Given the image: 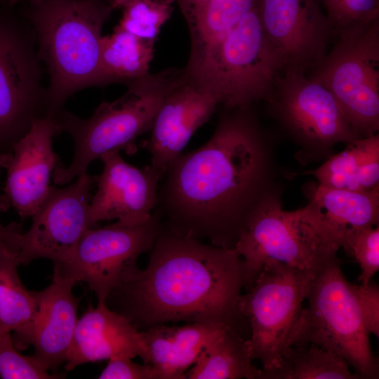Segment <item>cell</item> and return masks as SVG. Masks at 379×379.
Returning a JSON list of instances; mask_svg holds the SVG:
<instances>
[{"instance_id":"cell-1","label":"cell","mask_w":379,"mask_h":379,"mask_svg":"<svg viewBox=\"0 0 379 379\" xmlns=\"http://www.w3.org/2000/svg\"><path fill=\"white\" fill-rule=\"evenodd\" d=\"M272 141L250 106L227 109L212 136L165 170L154 211L168 230L234 249L251 215L274 191Z\"/></svg>"},{"instance_id":"cell-2","label":"cell","mask_w":379,"mask_h":379,"mask_svg":"<svg viewBox=\"0 0 379 379\" xmlns=\"http://www.w3.org/2000/svg\"><path fill=\"white\" fill-rule=\"evenodd\" d=\"M149 251L146 268L138 269L108 296L105 303H112L111 310L139 331L181 321L237 330L244 319L239 300L244 278L234 250L177 234L160 221Z\"/></svg>"},{"instance_id":"cell-3","label":"cell","mask_w":379,"mask_h":379,"mask_svg":"<svg viewBox=\"0 0 379 379\" xmlns=\"http://www.w3.org/2000/svg\"><path fill=\"white\" fill-rule=\"evenodd\" d=\"M112 10L104 0H35L22 9L48 75L46 116L55 118L77 92L105 86L100 46Z\"/></svg>"},{"instance_id":"cell-4","label":"cell","mask_w":379,"mask_h":379,"mask_svg":"<svg viewBox=\"0 0 379 379\" xmlns=\"http://www.w3.org/2000/svg\"><path fill=\"white\" fill-rule=\"evenodd\" d=\"M185 79L184 70L175 68L148 73L127 84V91L119 98L102 101L86 119L62 109L55 119L60 132L72 138L74 153L69 166L60 163L55 167L54 182L69 183L107 152L134 154L138 138L151 130L163 102Z\"/></svg>"},{"instance_id":"cell-5","label":"cell","mask_w":379,"mask_h":379,"mask_svg":"<svg viewBox=\"0 0 379 379\" xmlns=\"http://www.w3.org/2000/svg\"><path fill=\"white\" fill-rule=\"evenodd\" d=\"M340 246L305 208H282L281 189L268 195L251 215L235 252L241 258L246 291L270 262L318 272L339 260Z\"/></svg>"},{"instance_id":"cell-6","label":"cell","mask_w":379,"mask_h":379,"mask_svg":"<svg viewBox=\"0 0 379 379\" xmlns=\"http://www.w3.org/2000/svg\"><path fill=\"white\" fill-rule=\"evenodd\" d=\"M355 286L345 278L340 260L317 272L293 344L318 345L345 359L359 378L376 379L378 360L371 350Z\"/></svg>"},{"instance_id":"cell-7","label":"cell","mask_w":379,"mask_h":379,"mask_svg":"<svg viewBox=\"0 0 379 379\" xmlns=\"http://www.w3.org/2000/svg\"><path fill=\"white\" fill-rule=\"evenodd\" d=\"M315 272L278 262L264 266L242 294L239 312L250 327L248 345L263 372L274 370L295 342Z\"/></svg>"},{"instance_id":"cell-8","label":"cell","mask_w":379,"mask_h":379,"mask_svg":"<svg viewBox=\"0 0 379 379\" xmlns=\"http://www.w3.org/2000/svg\"><path fill=\"white\" fill-rule=\"evenodd\" d=\"M265 100L298 147L295 157L302 165L326 160L335 145L359 138L332 93L302 71L282 69Z\"/></svg>"},{"instance_id":"cell-9","label":"cell","mask_w":379,"mask_h":379,"mask_svg":"<svg viewBox=\"0 0 379 379\" xmlns=\"http://www.w3.org/2000/svg\"><path fill=\"white\" fill-rule=\"evenodd\" d=\"M0 1V152L46 115V88L34 31L21 13Z\"/></svg>"},{"instance_id":"cell-10","label":"cell","mask_w":379,"mask_h":379,"mask_svg":"<svg viewBox=\"0 0 379 379\" xmlns=\"http://www.w3.org/2000/svg\"><path fill=\"white\" fill-rule=\"evenodd\" d=\"M310 77L334 96L359 138L379 131V19L340 32Z\"/></svg>"},{"instance_id":"cell-11","label":"cell","mask_w":379,"mask_h":379,"mask_svg":"<svg viewBox=\"0 0 379 379\" xmlns=\"http://www.w3.org/2000/svg\"><path fill=\"white\" fill-rule=\"evenodd\" d=\"M283 69L253 11L212 53L199 84L219 95L227 109L248 107L267 98Z\"/></svg>"},{"instance_id":"cell-12","label":"cell","mask_w":379,"mask_h":379,"mask_svg":"<svg viewBox=\"0 0 379 379\" xmlns=\"http://www.w3.org/2000/svg\"><path fill=\"white\" fill-rule=\"evenodd\" d=\"M160 218L154 210L151 220L138 227L117 222L87 230L69 259L55 264L54 270L77 281L86 283L105 303L109 294L138 270L139 256L149 251L155 239Z\"/></svg>"},{"instance_id":"cell-13","label":"cell","mask_w":379,"mask_h":379,"mask_svg":"<svg viewBox=\"0 0 379 379\" xmlns=\"http://www.w3.org/2000/svg\"><path fill=\"white\" fill-rule=\"evenodd\" d=\"M97 176L86 172L66 187L51 186L31 217L29 229L20 234L17 255L20 265L47 258L60 264L73 255L84 232L97 227L90 216L91 190Z\"/></svg>"},{"instance_id":"cell-14","label":"cell","mask_w":379,"mask_h":379,"mask_svg":"<svg viewBox=\"0 0 379 379\" xmlns=\"http://www.w3.org/2000/svg\"><path fill=\"white\" fill-rule=\"evenodd\" d=\"M256 8L284 69L305 72L322 62L332 31L318 0H257Z\"/></svg>"},{"instance_id":"cell-15","label":"cell","mask_w":379,"mask_h":379,"mask_svg":"<svg viewBox=\"0 0 379 379\" xmlns=\"http://www.w3.org/2000/svg\"><path fill=\"white\" fill-rule=\"evenodd\" d=\"M100 159L103 168L90 203L92 222L97 225L116 219L117 224L129 227L147 223L156 207L160 174L150 165L138 168L128 164L119 151Z\"/></svg>"},{"instance_id":"cell-16","label":"cell","mask_w":379,"mask_h":379,"mask_svg":"<svg viewBox=\"0 0 379 379\" xmlns=\"http://www.w3.org/2000/svg\"><path fill=\"white\" fill-rule=\"evenodd\" d=\"M219 104V95L186 75L184 81L168 95L154 120L150 137L141 144L151 155L150 166L161 177L193 134L209 120Z\"/></svg>"},{"instance_id":"cell-17","label":"cell","mask_w":379,"mask_h":379,"mask_svg":"<svg viewBox=\"0 0 379 379\" xmlns=\"http://www.w3.org/2000/svg\"><path fill=\"white\" fill-rule=\"evenodd\" d=\"M59 133L55 118L45 116L12 147L4 194L22 219L34 214L51 190V175L60 163L52 141Z\"/></svg>"},{"instance_id":"cell-18","label":"cell","mask_w":379,"mask_h":379,"mask_svg":"<svg viewBox=\"0 0 379 379\" xmlns=\"http://www.w3.org/2000/svg\"><path fill=\"white\" fill-rule=\"evenodd\" d=\"M135 357L147 364V351L142 332L106 303L98 304L78 319L65 368L69 371L89 362Z\"/></svg>"},{"instance_id":"cell-19","label":"cell","mask_w":379,"mask_h":379,"mask_svg":"<svg viewBox=\"0 0 379 379\" xmlns=\"http://www.w3.org/2000/svg\"><path fill=\"white\" fill-rule=\"evenodd\" d=\"M75 283L54 270L51 284L34 291L38 310L30 338L32 356L48 371L67 361L78 321L80 298L72 293Z\"/></svg>"},{"instance_id":"cell-20","label":"cell","mask_w":379,"mask_h":379,"mask_svg":"<svg viewBox=\"0 0 379 379\" xmlns=\"http://www.w3.org/2000/svg\"><path fill=\"white\" fill-rule=\"evenodd\" d=\"M305 206L340 244L347 230L378 225L379 188L353 192L328 188L317 182L305 187Z\"/></svg>"},{"instance_id":"cell-21","label":"cell","mask_w":379,"mask_h":379,"mask_svg":"<svg viewBox=\"0 0 379 379\" xmlns=\"http://www.w3.org/2000/svg\"><path fill=\"white\" fill-rule=\"evenodd\" d=\"M324 187L353 192L379 188V134L355 139L308 172Z\"/></svg>"},{"instance_id":"cell-22","label":"cell","mask_w":379,"mask_h":379,"mask_svg":"<svg viewBox=\"0 0 379 379\" xmlns=\"http://www.w3.org/2000/svg\"><path fill=\"white\" fill-rule=\"evenodd\" d=\"M225 326L197 322L182 326L159 325L149 342L153 361L169 378L185 379L190 367Z\"/></svg>"},{"instance_id":"cell-23","label":"cell","mask_w":379,"mask_h":379,"mask_svg":"<svg viewBox=\"0 0 379 379\" xmlns=\"http://www.w3.org/2000/svg\"><path fill=\"white\" fill-rule=\"evenodd\" d=\"M17 253L0 244V333L14 332L18 349L30 345L38 305L34 291L22 284L18 273Z\"/></svg>"},{"instance_id":"cell-24","label":"cell","mask_w":379,"mask_h":379,"mask_svg":"<svg viewBox=\"0 0 379 379\" xmlns=\"http://www.w3.org/2000/svg\"><path fill=\"white\" fill-rule=\"evenodd\" d=\"M247 339L225 326L185 374V379H260Z\"/></svg>"},{"instance_id":"cell-25","label":"cell","mask_w":379,"mask_h":379,"mask_svg":"<svg viewBox=\"0 0 379 379\" xmlns=\"http://www.w3.org/2000/svg\"><path fill=\"white\" fill-rule=\"evenodd\" d=\"M154 42L116 27L111 34L102 36L100 67L105 85L127 84L149 73Z\"/></svg>"},{"instance_id":"cell-26","label":"cell","mask_w":379,"mask_h":379,"mask_svg":"<svg viewBox=\"0 0 379 379\" xmlns=\"http://www.w3.org/2000/svg\"><path fill=\"white\" fill-rule=\"evenodd\" d=\"M260 379H359L347 362L318 345L295 343L285 352L278 366L263 372Z\"/></svg>"},{"instance_id":"cell-27","label":"cell","mask_w":379,"mask_h":379,"mask_svg":"<svg viewBox=\"0 0 379 379\" xmlns=\"http://www.w3.org/2000/svg\"><path fill=\"white\" fill-rule=\"evenodd\" d=\"M173 0H133L124 7L117 29L140 38L155 41L171 18Z\"/></svg>"},{"instance_id":"cell-28","label":"cell","mask_w":379,"mask_h":379,"mask_svg":"<svg viewBox=\"0 0 379 379\" xmlns=\"http://www.w3.org/2000/svg\"><path fill=\"white\" fill-rule=\"evenodd\" d=\"M352 256L361 270L359 279L367 285L379 270V227L352 228L347 231L342 247Z\"/></svg>"},{"instance_id":"cell-29","label":"cell","mask_w":379,"mask_h":379,"mask_svg":"<svg viewBox=\"0 0 379 379\" xmlns=\"http://www.w3.org/2000/svg\"><path fill=\"white\" fill-rule=\"evenodd\" d=\"M326 12L332 33L379 19V0H318Z\"/></svg>"},{"instance_id":"cell-30","label":"cell","mask_w":379,"mask_h":379,"mask_svg":"<svg viewBox=\"0 0 379 379\" xmlns=\"http://www.w3.org/2000/svg\"><path fill=\"white\" fill-rule=\"evenodd\" d=\"M0 377L4 379H53L52 374L32 356L20 354L10 332L0 333Z\"/></svg>"},{"instance_id":"cell-31","label":"cell","mask_w":379,"mask_h":379,"mask_svg":"<svg viewBox=\"0 0 379 379\" xmlns=\"http://www.w3.org/2000/svg\"><path fill=\"white\" fill-rule=\"evenodd\" d=\"M100 379H157L154 367L148 364L135 363L132 359L116 357L109 359Z\"/></svg>"},{"instance_id":"cell-32","label":"cell","mask_w":379,"mask_h":379,"mask_svg":"<svg viewBox=\"0 0 379 379\" xmlns=\"http://www.w3.org/2000/svg\"><path fill=\"white\" fill-rule=\"evenodd\" d=\"M356 293L368 332L379 336V288L370 281L367 285H356Z\"/></svg>"},{"instance_id":"cell-33","label":"cell","mask_w":379,"mask_h":379,"mask_svg":"<svg viewBox=\"0 0 379 379\" xmlns=\"http://www.w3.org/2000/svg\"><path fill=\"white\" fill-rule=\"evenodd\" d=\"M10 206L6 196L0 193V213L6 211ZM22 232L20 224L13 222L4 225L0 221V244L7 245L17 253L18 239Z\"/></svg>"},{"instance_id":"cell-34","label":"cell","mask_w":379,"mask_h":379,"mask_svg":"<svg viewBox=\"0 0 379 379\" xmlns=\"http://www.w3.org/2000/svg\"><path fill=\"white\" fill-rule=\"evenodd\" d=\"M11 153L0 152V170L6 168L11 159Z\"/></svg>"},{"instance_id":"cell-35","label":"cell","mask_w":379,"mask_h":379,"mask_svg":"<svg viewBox=\"0 0 379 379\" xmlns=\"http://www.w3.org/2000/svg\"><path fill=\"white\" fill-rule=\"evenodd\" d=\"M133 0H110L109 5L112 9L123 8L127 3Z\"/></svg>"},{"instance_id":"cell-36","label":"cell","mask_w":379,"mask_h":379,"mask_svg":"<svg viewBox=\"0 0 379 379\" xmlns=\"http://www.w3.org/2000/svg\"><path fill=\"white\" fill-rule=\"evenodd\" d=\"M201 0H178L181 8L196 4Z\"/></svg>"},{"instance_id":"cell-37","label":"cell","mask_w":379,"mask_h":379,"mask_svg":"<svg viewBox=\"0 0 379 379\" xmlns=\"http://www.w3.org/2000/svg\"><path fill=\"white\" fill-rule=\"evenodd\" d=\"M34 1H35V0H7L8 4L11 6H15V5H16L17 4H19L20 2L29 3V2H32Z\"/></svg>"},{"instance_id":"cell-38","label":"cell","mask_w":379,"mask_h":379,"mask_svg":"<svg viewBox=\"0 0 379 379\" xmlns=\"http://www.w3.org/2000/svg\"><path fill=\"white\" fill-rule=\"evenodd\" d=\"M0 1H4L8 3L7 0H0Z\"/></svg>"}]
</instances>
